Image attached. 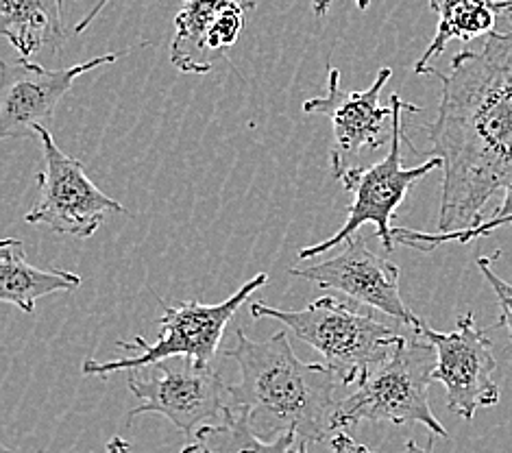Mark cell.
I'll return each instance as SVG.
<instances>
[{
  "mask_svg": "<svg viewBox=\"0 0 512 453\" xmlns=\"http://www.w3.org/2000/svg\"><path fill=\"white\" fill-rule=\"evenodd\" d=\"M441 81L430 157L443 159L438 231L480 225L512 173V31H491L480 51H460Z\"/></svg>",
  "mask_w": 512,
  "mask_h": 453,
  "instance_id": "obj_1",
  "label": "cell"
},
{
  "mask_svg": "<svg viewBox=\"0 0 512 453\" xmlns=\"http://www.w3.org/2000/svg\"><path fill=\"white\" fill-rule=\"evenodd\" d=\"M225 355L240 371V382L229 386V406L247 410L264 440L295 432L299 443L312 445L334 432L338 377L325 364L299 360L286 332L258 342L238 329Z\"/></svg>",
  "mask_w": 512,
  "mask_h": 453,
  "instance_id": "obj_2",
  "label": "cell"
},
{
  "mask_svg": "<svg viewBox=\"0 0 512 453\" xmlns=\"http://www.w3.org/2000/svg\"><path fill=\"white\" fill-rule=\"evenodd\" d=\"M251 316L282 323L299 340L319 351L327 369L345 386H358L404 338L395 325L334 297L316 299L303 310H282L258 301L251 305Z\"/></svg>",
  "mask_w": 512,
  "mask_h": 453,
  "instance_id": "obj_3",
  "label": "cell"
},
{
  "mask_svg": "<svg viewBox=\"0 0 512 453\" xmlns=\"http://www.w3.org/2000/svg\"><path fill=\"white\" fill-rule=\"evenodd\" d=\"M434 366L436 351L430 342L419 334L404 336L388 358L338 403L334 430L347 432L360 423H419L434 436L447 438V430L436 419L428 399Z\"/></svg>",
  "mask_w": 512,
  "mask_h": 453,
  "instance_id": "obj_4",
  "label": "cell"
},
{
  "mask_svg": "<svg viewBox=\"0 0 512 453\" xmlns=\"http://www.w3.org/2000/svg\"><path fill=\"white\" fill-rule=\"evenodd\" d=\"M390 107H393V138H390L388 155L369 168L353 166L340 179V183L353 194V203L349 205L347 220L334 236L319 244H310V247L299 251V260H314L316 255H323L327 251L336 249L338 244H345L351 236L358 234V229L364 225L375 227V236L382 242L384 251L393 253L397 242L393 236V216L397 207L406 201L410 188L414 183L428 177L432 170L443 168L441 157H430L428 162L414 168H404L401 164V142L408 140L404 136V120L401 114L421 112V105L401 101L399 94H390Z\"/></svg>",
  "mask_w": 512,
  "mask_h": 453,
  "instance_id": "obj_5",
  "label": "cell"
},
{
  "mask_svg": "<svg viewBox=\"0 0 512 453\" xmlns=\"http://www.w3.org/2000/svg\"><path fill=\"white\" fill-rule=\"evenodd\" d=\"M266 281V273L255 275L245 286L238 288L234 295L214 305H203L197 299L181 305H168L164 299H160L164 308V314L160 318L162 332L153 345L142 336L129 342L118 340L116 347L133 351L131 358L109 362L88 358L83 362V375L107 377L116 371L146 369V366L162 362L166 358H177V355H184V358H192L201 364H212L218 347H221L227 323L240 310V305L247 303L255 290L266 286Z\"/></svg>",
  "mask_w": 512,
  "mask_h": 453,
  "instance_id": "obj_6",
  "label": "cell"
},
{
  "mask_svg": "<svg viewBox=\"0 0 512 453\" xmlns=\"http://www.w3.org/2000/svg\"><path fill=\"white\" fill-rule=\"evenodd\" d=\"M153 371H127V384L138 406L129 412V423L140 414H162L190 440L199 427L210 425L229 408V386L212 364L192 358H166L151 364Z\"/></svg>",
  "mask_w": 512,
  "mask_h": 453,
  "instance_id": "obj_7",
  "label": "cell"
},
{
  "mask_svg": "<svg viewBox=\"0 0 512 453\" xmlns=\"http://www.w3.org/2000/svg\"><path fill=\"white\" fill-rule=\"evenodd\" d=\"M42 142V170L38 173L40 199L24 216L29 225H44L55 234L79 240L92 238L109 214H127L116 199L94 186L77 157L55 144L48 127L35 129Z\"/></svg>",
  "mask_w": 512,
  "mask_h": 453,
  "instance_id": "obj_8",
  "label": "cell"
},
{
  "mask_svg": "<svg viewBox=\"0 0 512 453\" xmlns=\"http://www.w3.org/2000/svg\"><path fill=\"white\" fill-rule=\"evenodd\" d=\"M436 351V366L432 379L447 390V408L471 421L480 408L497 406L499 384L495 382L497 362L493 358V342L475 323L473 312L458 318L454 332H436L421 325L417 332Z\"/></svg>",
  "mask_w": 512,
  "mask_h": 453,
  "instance_id": "obj_9",
  "label": "cell"
},
{
  "mask_svg": "<svg viewBox=\"0 0 512 453\" xmlns=\"http://www.w3.org/2000/svg\"><path fill=\"white\" fill-rule=\"evenodd\" d=\"M393 70L382 68L377 72L371 88L362 92H347L340 85V72L332 64L327 66L325 96H316L303 103L306 114H321L332 120V146H329V164L340 181L353 159L364 149L375 151L393 138V107H384L380 96Z\"/></svg>",
  "mask_w": 512,
  "mask_h": 453,
  "instance_id": "obj_10",
  "label": "cell"
},
{
  "mask_svg": "<svg viewBox=\"0 0 512 453\" xmlns=\"http://www.w3.org/2000/svg\"><path fill=\"white\" fill-rule=\"evenodd\" d=\"M292 277L312 281L319 288L343 292L356 303L369 305L393 318L399 325H408L417 334L423 321L401 299L399 266L367 247L364 236L356 234L345 242V249L332 260L306 268H290Z\"/></svg>",
  "mask_w": 512,
  "mask_h": 453,
  "instance_id": "obj_11",
  "label": "cell"
},
{
  "mask_svg": "<svg viewBox=\"0 0 512 453\" xmlns=\"http://www.w3.org/2000/svg\"><path fill=\"white\" fill-rule=\"evenodd\" d=\"M125 55L127 53L99 55L83 64L59 70H46L20 57L14 66L5 64L3 83H0V138H33L35 129L51 125L55 107L83 72L116 64Z\"/></svg>",
  "mask_w": 512,
  "mask_h": 453,
  "instance_id": "obj_12",
  "label": "cell"
},
{
  "mask_svg": "<svg viewBox=\"0 0 512 453\" xmlns=\"http://www.w3.org/2000/svg\"><path fill=\"white\" fill-rule=\"evenodd\" d=\"M62 9L64 0H0V33L20 59L31 61L42 51L59 53L68 38Z\"/></svg>",
  "mask_w": 512,
  "mask_h": 453,
  "instance_id": "obj_13",
  "label": "cell"
},
{
  "mask_svg": "<svg viewBox=\"0 0 512 453\" xmlns=\"http://www.w3.org/2000/svg\"><path fill=\"white\" fill-rule=\"evenodd\" d=\"M253 0H181L175 18V38L170 46V61L179 72L207 75L216 64L210 51V38L216 24L231 9L251 5Z\"/></svg>",
  "mask_w": 512,
  "mask_h": 453,
  "instance_id": "obj_14",
  "label": "cell"
},
{
  "mask_svg": "<svg viewBox=\"0 0 512 453\" xmlns=\"http://www.w3.org/2000/svg\"><path fill=\"white\" fill-rule=\"evenodd\" d=\"M81 286V277L64 268L33 266L20 240L7 238L0 242V301L16 305L24 314H33L35 301L70 292Z\"/></svg>",
  "mask_w": 512,
  "mask_h": 453,
  "instance_id": "obj_15",
  "label": "cell"
},
{
  "mask_svg": "<svg viewBox=\"0 0 512 453\" xmlns=\"http://www.w3.org/2000/svg\"><path fill=\"white\" fill-rule=\"evenodd\" d=\"M432 11L438 16V27L430 46L414 64V72L423 75L430 61L441 57L451 40L471 42L480 35H489L495 29L499 14H506L508 0H430Z\"/></svg>",
  "mask_w": 512,
  "mask_h": 453,
  "instance_id": "obj_16",
  "label": "cell"
},
{
  "mask_svg": "<svg viewBox=\"0 0 512 453\" xmlns=\"http://www.w3.org/2000/svg\"><path fill=\"white\" fill-rule=\"evenodd\" d=\"M194 443L203 447V453H295L299 436L286 432L273 440H264L253 430L249 412L229 406L218 425H203L194 434Z\"/></svg>",
  "mask_w": 512,
  "mask_h": 453,
  "instance_id": "obj_17",
  "label": "cell"
},
{
  "mask_svg": "<svg viewBox=\"0 0 512 453\" xmlns=\"http://www.w3.org/2000/svg\"><path fill=\"white\" fill-rule=\"evenodd\" d=\"M497 255L493 257H478V268L482 271L484 279L489 281V286L493 288L495 297H497V303H499V321L495 327H506L508 332V338L512 342V284H508L506 279L499 277L495 271H493V260Z\"/></svg>",
  "mask_w": 512,
  "mask_h": 453,
  "instance_id": "obj_18",
  "label": "cell"
},
{
  "mask_svg": "<svg viewBox=\"0 0 512 453\" xmlns=\"http://www.w3.org/2000/svg\"><path fill=\"white\" fill-rule=\"evenodd\" d=\"M329 445H332L334 453H377L367 445L358 443V440H353L345 430L338 432L334 438H329Z\"/></svg>",
  "mask_w": 512,
  "mask_h": 453,
  "instance_id": "obj_19",
  "label": "cell"
},
{
  "mask_svg": "<svg viewBox=\"0 0 512 453\" xmlns=\"http://www.w3.org/2000/svg\"><path fill=\"white\" fill-rule=\"evenodd\" d=\"M109 3H112V0H96V5L92 7V11H88V16L81 18V22L77 24V27H75V33L79 35V33H83L85 29H88L90 24L96 20V16H99L101 11L105 9V5H109Z\"/></svg>",
  "mask_w": 512,
  "mask_h": 453,
  "instance_id": "obj_20",
  "label": "cell"
},
{
  "mask_svg": "<svg viewBox=\"0 0 512 453\" xmlns=\"http://www.w3.org/2000/svg\"><path fill=\"white\" fill-rule=\"evenodd\" d=\"M332 3H334V0H312L314 14L319 16V18H323L327 11H329V7H332ZM356 5H358V9L367 11L369 9V0H356Z\"/></svg>",
  "mask_w": 512,
  "mask_h": 453,
  "instance_id": "obj_21",
  "label": "cell"
},
{
  "mask_svg": "<svg viewBox=\"0 0 512 453\" xmlns=\"http://www.w3.org/2000/svg\"><path fill=\"white\" fill-rule=\"evenodd\" d=\"M105 453H131V445L127 443L123 436H114L107 443V451Z\"/></svg>",
  "mask_w": 512,
  "mask_h": 453,
  "instance_id": "obj_22",
  "label": "cell"
},
{
  "mask_svg": "<svg viewBox=\"0 0 512 453\" xmlns=\"http://www.w3.org/2000/svg\"><path fill=\"white\" fill-rule=\"evenodd\" d=\"M432 445H434V434L430 436L428 447H419L417 443H412V440H408V443H406V453H434Z\"/></svg>",
  "mask_w": 512,
  "mask_h": 453,
  "instance_id": "obj_23",
  "label": "cell"
},
{
  "mask_svg": "<svg viewBox=\"0 0 512 453\" xmlns=\"http://www.w3.org/2000/svg\"><path fill=\"white\" fill-rule=\"evenodd\" d=\"M181 453H203V447H201L199 443H194V440H192V443H190L184 451H181Z\"/></svg>",
  "mask_w": 512,
  "mask_h": 453,
  "instance_id": "obj_24",
  "label": "cell"
},
{
  "mask_svg": "<svg viewBox=\"0 0 512 453\" xmlns=\"http://www.w3.org/2000/svg\"><path fill=\"white\" fill-rule=\"evenodd\" d=\"M295 453H310V445L308 443H299L295 447Z\"/></svg>",
  "mask_w": 512,
  "mask_h": 453,
  "instance_id": "obj_25",
  "label": "cell"
},
{
  "mask_svg": "<svg viewBox=\"0 0 512 453\" xmlns=\"http://www.w3.org/2000/svg\"><path fill=\"white\" fill-rule=\"evenodd\" d=\"M506 18H508V22H510V24H512V7H510V9H508V11H506Z\"/></svg>",
  "mask_w": 512,
  "mask_h": 453,
  "instance_id": "obj_26",
  "label": "cell"
}]
</instances>
